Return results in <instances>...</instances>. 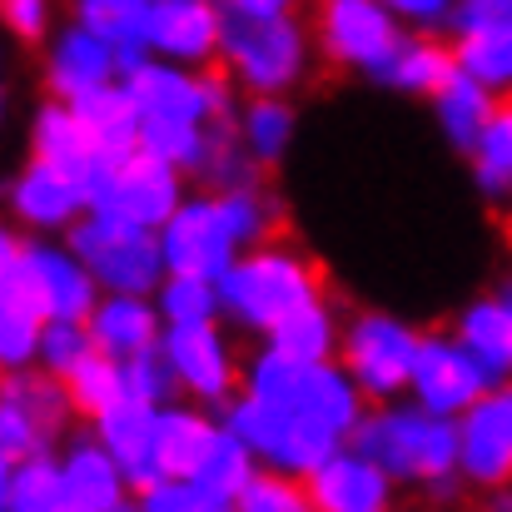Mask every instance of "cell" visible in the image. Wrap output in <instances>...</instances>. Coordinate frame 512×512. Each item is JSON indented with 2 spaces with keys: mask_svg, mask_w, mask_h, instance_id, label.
<instances>
[{
  "mask_svg": "<svg viewBox=\"0 0 512 512\" xmlns=\"http://www.w3.org/2000/svg\"><path fill=\"white\" fill-rule=\"evenodd\" d=\"M10 508L20 512L65 508V468H55L45 453L20 458V473L10 478Z\"/></svg>",
  "mask_w": 512,
  "mask_h": 512,
  "instance_id": "obj_33",
  "label": "cell"
},
{
  "mask_svg": "<svg viewBox=\"0 0 512 512\" xmlns=\"http://www.w3.org/2000/svg\"><path fill=\"white\" fill-rule=\"evenodd\" d=\"M249 453H254V448H249L234 428L214 433V448L204 453V463H199V473H194L199 493L214 503V512H224L229 503H239L244 483L254 478V473H249Z\"/></svg>",
  "mask_w": 512,
  "mask_h": 512,
  "instance_id": "obj_27",
  "label": "cell"
},
{
  "mask_svg": "<svg viewBox=\"0 0 512 512\" xmlns=\"http://www.w3.org/2000/svg\"><path fill=\"white\" fill-rule=\"evenodd\" d=\"M508 239H512V224H508Z\"/></svg>",
  "mask_w": 512,
  "mask_h": 512,
  "instance_id": "obj_50",
  "label": "cell"
},
{
  "mask_svg": "<svg viewBox=\"0 0 512 512\" xmlns=\"http://www.w3.org/2000/svg\"><path fill=\"white\" fill-rule=\"evenodd\" d=\"M458 70H463V60L443 40H408V45L393 50V60L378 70V80H388L408 95H438Z\"/></svg>",
  "mask_w": 512,
  "mask_h": 512,
  "instance_id": "obj_22",
  "label": "cell"
},
{
  "mask_svg": "<svg viewBox=\"0 0 512 512\" xmlns=\"http://www.w3.org/2000/svg\"><path fill=\"white\" fill-rule=\"evenodd\" d=\"M125 85L140 105V115H170V120H194L204 125L209 120V105H204V85L179 75L170 65H150V60H135L125 70Z\"/></svg>",
  "mask_w": 512,
  "mask_h": 512,
  "instance_id": "obj_18",
  "label": "cell"
},
{
  "mask_svg": "<svg viewBox=\"0 0 512 512\" xmlns=\"http://www.w3.org/2000/svg\"><path fill=\"white\" fill-rule=\"evenodd\" d=\"M115 65H120L115 45L100 40L90 25H75V30L60 35V45H55V55H50V90L65 95V100H80L85 90L110 85Z\"/></svg>",
  "mask_w": 512,
  "mask_h": 512,
  "instance_id": "obj_17",
  "label": "cell"
},
{
  "mask_svg": "<svg viewBox=\"0 0 512 512\" xmlns=\"http://www.w3.org/2000/svg\"><path fill=\"white\" fill-rule=\"evenodd\" d=\"M229 5H239V10H259V15H284L294 0H229Z\"/></svg>",
  "mask_w": 512,
  "mask_h": 512,
  "instance_id": "obj_46",
  "label": "cell"
},
{
  "mask_svg": "<svg viewBox=\"0 0 512 512\" xmlns=\"http://www.w3.org/2000/svg\"><path fill=\"white\" fill-rule=\"evenodd\" d=\"M353 438H358V453H368L373 463L388 468V478H408V483H438L443 488L453 463H463V438L433 408L378 413V418L358 423Z\"/></svg>",
  "mask_w": 512,
  "mask_h": 512,
  "instance_id": "obj_2",
  "label": "cell"
},
{
  "mask_svg": "<svg viewBox=\"0 0 512 512\" xmlns=\"http://www.w3.org/2000/svg\"><path fill=\"white\" fill-rule=\"evenodd\" d=\"M219 294H214V279H199V274H174L160 294V309L170 324H209Z\"/></svg>",
  "mask_w": 512,
  "mask_h": 512,
  "instance_id": "obj_38",
  "label": "cell"
},
{
  "mask_svg": "<svg viewBox=\"0 0 512 512\" xmlns=\"http://www.w3.org/2000/svg\"><path fill=\"white\" fill-rule=\"evenodd\" d=\"M0 398L15 403L45 438H55L65 428V418L75 413L70 393L55 383V373H10V378H0Z\"/></svg>",
  "mask_w": 512,
  "mask_h": 512,
  "instance_id": "obj_29",
  "label": "cell"
},
{
  "mask_svg": "<svg viewBox=\"0 0 512 512\" xmlns=\"http://www.w3.org/2000/svg\"><path fill=\"white\" fill-rule=\"evenodd\" d=\"M45 319L30 314L25 304H15L10 294H0V368H20L40 353V329Z\"/></svg>",
  "mask_w": 512,
  "mask_h": 512,
  "instance_id": "obj_37",
  "label": "cell"
},
{
  "mask_svg": "<svg viewBox=\"0 0 512 512\" xmlns=\"http://www.w3.org/2000/svg\"><path fill=\"white\" fill-rule=\"evenodd\" d=\"M458 30L463 35H512V0H463Z\"/></svg>",
  "mask_w": 512,
  "mask_h": 512,
  "instance_id": "obj_43",
  "label": "cell"
},
{
  "mask_svg": "<svg viewBox=\"0 0 512 512\" xmlns=\"http://www.w3.org/2000/svg\"><path fill=\"white\" fill-rule=\"evenodd\" d=\"M463 468L473 483L483 488H498L512 478V388L493 393V398H478L468 408V423H463Z\"/></svg>",
  "mask_w": 512,
  "mask_h": 512,
  "instance_id": "obj_9",
  "label": "cell"
},
{
  "mask_svg": "<svg viewBox=\"0 0 512 512\" xmlns=\"http://www.w3.org/2000/svg\"><path fill=\"white\" fill-rule=\"evenodd\" d=\"M95 348L90 339V329H80L75 319H45V334H40V358H45V368L55 373V378H65L85 353Z\"/></svg>",
  "mask_w": 512,
  "mask_h": 512,
  "instance_id": "obj_41",
  "label": "cell"
},
{
  "mask_svg": "<svg viewBox=\"0 0 512 512\" xmlns=\"http://www.w3.org/2000/svg\"><path fill=\"white\" fill-rule=\"evenodd\" d=\"M309 493L324 512H378L388 503V468L368 453H334L309 473Z\"/></svg>",
  "mask_w": 512,
  "mask_h": 512,
  "instance_id": "obj_11",
  "label": "cell"
},
{
  "mask_svg": "<svg viewBox=\"0 0 512 512\" xmlns=\"http://www.w3.org/2000/svg\"><path fill=\"white\" fill-rule=\"evenodd\" d=\"M393 15H408V20H423V25H433V20H443L448 15V5L453 0H383Z\"/></svg>",
  "mask_w": 512,
  "mask_h": 512,
  "instance_id": "obj_45",
  "label": "cell"
},
{
  "mask_svg": "<svg viewBox=\"0 0 512 512\" xmlns=\"http://www.w3.org/2000/svg\"><path fill=\"white\" fill-rule=\"evenodd\" d=\"M155 418L160 413L150 403H140V398H125V403H115L100 418V443L115 453V463L125 468L130 488H140V493H150L155 483H165V473L155 463Z\"/></svg>",
  "mask_w": 512,
  "mask_h": 512,
  "instance_id": "obj_14",
  "label": "cell"
},
{
  "mask_svg": "<svg viewBox=\"0 0 512 512\" xmlns=\"http://www.w3.org/2000/svg\"><path fill=\"white\" fill-rule=\"evenodd\" d=\"M125 468L115 463V453L80 443L65 463V508L75 512H115L125 508Z\"/></svg>",
  "mask_w": 512,
  "mask_h": 512,
  "instance_id": "obj_19",
  "label": "cell"
},
{
  "mask_svg": "<svg viewBox=\"0 0 512 512\" xmlns=\"http://www.w3.org/2000/svg\"><path fill=\"white\" fill-rule=\"evenodd\" d=\"M324 269L309 254H294L284 244H259L254 254L234 259L219 279V304L244 329H274L284 314L304 309L309 299H324Z\"/></svg>",
  "mask_w": 512,
  "mask_h": 512,
  "instance_id": "obj_1",
  "label": "cell"
},
{
  "mask_svg": "<svg viewBox=\"0 0 512 512\" xmlns=\"http://www.w3.org/2000/svg\"><path fill=\"white\" fill-rule=\"evenodd\" d=\"M319 45L334 65H363L378 75L403 40H398V25L383 0H324Z\"/></svg>",
  "mask_w": 512,
  "mask_h": 512,
  "instance_id": "obj_7",
  "label": "cell"
},
{
  "mask_svg": "<svg viewBox=\"0 0 512 512\" xmlns=\"http://www.w3.org/2000/svg\"><path fill=\"white\" fill-rule=\"evenodd\" d=\"M234 508H244V512H304V508H314V493H309V478L294 483L289 468H279V473H254V478L244 483V493H239Z\"/></svg>",
  "mask_w": 512,
  "mask_h": 512,
  "instance_id": "obj_36",
  "label": "cell"
},
{
  "mask_svg": "<svg viewBox=\"0 0 512 512\" xmlns=\"http://www.w3.org/2000/svg\"><path fill=\"white\" fill-rule=\"evenodd\" d=\"M0 20L25 40L35 45L45 35V20H50V0H0Z\"/></svg>",
  "mask_w": 512,
  "mask_h": 512,
  "instance_id": "obj_44",
  "label": "cell"
},
{
  "mask_svg": "<svg viewBox=\"0 0 512 512\" xmlns=\"http://www.w3.org/2000/svg\"><path fill=\"white\" fill-rule=\"evenodd\" d=\"M174 378L199 393L204 403H224L234 393V358H229V343L219 339L209 324H174L170 339H165Z\"/></svg>",
  "mask_w": 512,
  "mask_h": 512,
  "instance_id": "obj_10",
  "label": "cell"
},
{
  "mask_svg": "<svg viewBox=\"0 0 512 512\" xmlns=\"http://www.w3.org/2000/svg\"><path fill=\"white\" fill-rule=\"evenodd\" d=\"M170 353H155V348H140V353H130V363H125V398H140V403H150V408H160L165 398H170Z\"/></svg>",
  "mask_w": 512,
  "mask_h": 512,
  "instance_id": "obj_40",
  "label": "cell"
},
{
  "mask_svg": "<svg viewBox=\"0 0 512 512\" xmlns=\"http://www.w3.org/2000/svg\"><path fill=\"white\" fill-rule=\"evenodd\" d=\"M209 135L194 120H170V115H145L140 120V150L170 160L174 170H199Z\"/></svg>",
  "mask_w": 512,
  "mask_h": 512,
  "instance_id": "obj_32",
  "label": "cell"
},
{
  "mask_svg": "<svg viewBox=\"0 0 512 512\" xmlns=\"http://www.w3.org/2000/svg\"><path fill=\"white\" fill-rule=\"evenodd\" d=\"M219 20H224V60L249 90L274 95L304 75V30L289 15H259L229 5Z\"/></svg>",
  "mask_w": 512,
  "mask_h": 512,
  "instance_id": "obj_4",
  "label": "cell"
},
{
  "mask_svg": "<svg viewBox=\"0 0 512 512\" xmlns=\"http://www.w3.org/2000/svg\"><path fill=\"white\" fill-rule=\"evenodd\" d=\"M358 393L363 388L353 383V373L343 378V373L324 368V363H299L289 388H284V398H279V408H289L299 418H314V423H324L334 433H353L358 428Z\"/></svg>",
  "mask_w": 512,
  "mask_h": 512,
  "instance_id": "obj_12",
  "label": "cell"
},
{
  "mask_svg": "<svg viewBox=\"0 0 512 512\" xmlns=\"http://www.w3.org/2000/svg\"><path fill=\"white\" fill-rule=\"evenodd\" d=\"M289 135H294V115H289V105L274 100V95H259V100L249 105V115H244V140H249L254 160H259V165H274V160L284 155Z\"/></svg>",
  "mask_w": 512,
  "mask_h": 512,
  "instance_id": "obj_35",
  "label": "cell"
},
{
  "mask_svg": "<svg viewBox=\"0 0 512 512\" xmlns=\"http://www.w3.org/2000/svg\"><path fill=\"white\" fill-rule=\"evenodd\" d=\"M438 115H443V130L453 135L458 150H478V140H483V130H488V120H493V100H488V90H483L478 75L458 70V75L438 90Z\"/></svg>",
  "mask_w": 512,
  "mask_h": 512,
  "instance_id": "obj_28",
  "label": "cell"
},
{
  "mask_svg": "<svg viewBox=\"0 0 512 512\" xmlns=\"http://www.w3.org/2000/svg\"><path fill=\"white\" fill-rule=\"evenodd\" d=\"M488 368L478 363V353L468 343H443V339H423L418 343V363H413V388L418 403L433 413H458L473 408L483 398Z\"/></svg>",
  "mask_w": 512,
  "mask_h": 512,
  "instance_id": "obj_8",
  "label": "cell"
},
{
  "mask_svg": "<svg viewBox=\"0 0 512 512\" xmlns=\"http://www.w3.org/2000/svg\"><path fill=\"white\" fill-rule=\"evenodd\" d=\"M65 393H70V408H75L80 418H105L115 403H125V368L115 363V353L90 348V353L65 373Z\"/></svg>",
  "mask_w": 512,
  "mask_h": 512,
  "instance_id": "obj_26",
  "label": "cell"
},
{
  "mask_svg": "<svg viewBox=\"0 0 512 512\" xmlns=\"http://www.w3.org/2000/svg\"><path fill=\"white\" fill-rule=\"evenodd\" d=\"M35 160L40 165H55L60 174H70L80 184L100 165H110L100 155V145L90 140L85 120L75 115V105H45L40 110V120H35Z\"/></svg>",
  "mask_w": 512,
  "mask_h": 512,
  "instance_id": "obj_16",
  "label": "cell"
},
{
  "mask_svg": "<svg viewBox=\"0 0 512 512\" xmlns=\"http://www.w3.org/2000/svg\"><path fill=\"white\" fill-rule=\"evenodd\" d=\"M90 339H95V348H105L115 358L155 348V309H145L140 294H115L110 304H100L90 314Z\"/></svg>",
  "mask_w": 512,
  "mask_h": 512,
  "instance_id": "obj_24",
  "label": "cell"
},
{
  "mask_svg": "<svg viewBox=\"0 0 512 512\" xmlns=\"http://www.w3.org/2000/svg\"><path fill=\"white\" fill-rule=\"evenodd\" d=\"M35 269H40V289H45V319H90L95 314V274L75 259V254H55V249H30Z\"/></svg>",
  "mask_w": 512,
  "mask_h": 512,
  "instance_id": "obj_21",
  "label": "cell"
},
{
  "mask_svg": "<svg viewBox=\"0 0 512 512\" xmlns=\"http://www.w3.org/2000/svg\"><path fill=\"white\" fill-rule=\"evenodd\" d=\"M473 155H478L483 189L503 194L512 184V95H503V100L493 105V120H488V130H483V140H478Z\"/></svg>",
  "mask_w": 512,
  "mask_h": 512,
  "instance_id": "obj_34",
  "label": "cell"
},
{
  "mask_svg": "<svg viewBox=\"0 0 512 512\" xmlns=\"http://www.w3.org/2000/svg\"><path fill=\"white\" fill-rule=\"evenodd\" d=\"M85 204L95 214H120L145 229L170 224V214L179 209V170L150 150H135L120 165H100L85 179Z\"/></svg>",
  "mask_w": 512,
  "mask_h": 512,
  "instance_id": "obj_5",
  "label": "cell"
},
{
  "mask_svg": "<svg viewBox=\"0 0 512 512\" xmlns=\"http://www.w3.org/2000/svg\"><path fill=\"white\" fill-rule=\"evenodd\" d=\"M150 10V0H80V25L110 40L120 65L130 70L140 60V45H150Z\"/></svg>",
  "mask_w": 512,
  "mask_h": 512,
  "instance_id": "obj_23",
  "label": "cell"
},
{
  "mask_svg": "<svg viewBox=\"0 0 512 512\" xmlns=\"http://www.w3.org/2000/svg\"><path fill=\"white\" fill-rule=\"evenodd\" d=\"M15 254H20V244H15V239H10V234L0 229V269H5V264H10Z\"/></svg>",
  "mask_w": 512,
  "mask_h": 512,
  "instance_id": "obj_48",
  "label": "cell"
},
{
  "mask_svg": "<svg viewBox=\"0 0 512 512\" xmlns=\"http://www.w3.org/2000/svg\"><path fill=\"white\" fill-rule=\"evenodd\" d=\"M214 433L219 428H209L194 413H179V408L160 413L155 418V463H160V473L165 478H194L204 453L214 448Z\"/></svg>",
  "mask_w": 512,
  "mask_h": 512,
  "instance_id": "obj_25",
  "label": "cell"
},
{
  "mask_svg": "<svg viewBox=\"0 0 512 512\" xmlns=\"http://www.w3.org/2000/svg\"><path fill=\"white\" fill-rule=\"evenodd\" d=\"M418 343L423 339L408 324L388 314H358L343 334V363L368 398H393L403 383H413Z\"/></svg>",
  "mask_w": 512,
  "mask_h": 512,
  "instance_id": "obj_6",
  "label": "cell"
},
{
  "mask_svg": "<svg viewBox=\"0 0 512 512\" xmlns=\"http://www.w3.org/2000/svg\"><path fill=\"white\" fill-rule=\"evenodd\" d=\"M10 204L30 224H70L85 209V184L70 179V174H60L55 165H40L35 160V170H25L20 184L10 189Z\"/></svg>",
  "mask_w": 512,
  "mask_h": 512,
  "instance_id": "obj_20",
  "label": "cell"
},
{
  "mask_svg": "<svg viewBox=\"0 0 512 512\" xmlns=\"http://www.w3.org/2000/svg\"><path fill=\"white\" fill-rule=\"evenodd\" d=\"M70 105H75V115L85 120L90 140L100 145V155H105L110 165H120L125 155L140 150V120H145V115H140L130 85H95V90H85V95L70 100Z\"/></svg>",
  "mask_w": 512,
  "mask_h": 512,
  "instance_id": "obj_15",
  "label": "cell"
},
{
  "mask_svg": "<svg viewBox=\"0 0 512 512\" xmlns=\"http://www.w3.org/2000/svg\"><path fill=\"white\" fill-rule=\"evenodd\" d=\"M40 448H45V433H40L15 403L0 398V453L15 463V458H30V453H40Z\"/></svg>",
  "mask_w": 512,
  "mask_h": 512,
  "instance_id": "obj_42",
  "label": "cell"
},
{
  "mask_svg": "<svg viewBox=\"0 0 512 512\" xmlns=\"http://www.w3.org/2000/svg\"><path fill=\"white\" fill-rule=\"evenodd\" d=\"M150 45L170 60H214L224 45V20L214 15L209 0H155L150 10Z\"/></svg>",
  "mask_w": 512,
  "mask_h": 512,
  "instance_id": "obj_13",
  "label": "cell"
},
{
  "mask_svg": "<svg viewBox=\"0 0 512 512\" xmlns=\"http://www.w3.org/2000/svg\"><path fill=\"white\" fill-rule=\"evenodd\" d=\"M269 334H274L269 348H279L284 358H294V363H324L334 353V314H329L324 299H309L304 309L284 314Z\"/></svg>",
  "mask_w": 512,
  "mask_h": 512,
  "instance_id": "obj_30",
  "label": "cell"
},
{
  "mask_svg": "<svg viewBox=\"0 0 512 512\" xmlns=\"http://www.w3.org/2000/svg\"><path fill=\"white\" fill-rule=\"evenodd\" d=\"M503 304H508V309H512V284H508V289H503Z\"/></svg>",
  "mask_w": 512,
  "mask_h": 512,
  "instance_id": "obj_49",
  "label": "cell"
},
{
  "mask_svg": "<svg viewBox=\"0 0 512 512\" xmlns=\"http://www.w3.org/2000/svg\"><path fill=\"white\" fill-rule=\"evenodd\" d=\"M10 478H15L10 473V458L0 453V508H10Z\"/></svg>",
  "mask_w": 512,
  "mask_h": 512,
  "instance_id": "obj_47",
  "label": "cell"
},
{
  "mask_svg": "<svg viewBox=\"0 0 512 512\" xmlns=\"http://www.w3.org/2000/svg\"><path fill=\"white\" fill-rule=\"evenodd\" d=\"M70 254L95 274V284L115 294H150L165 269V244L135 219L120 214H90L70 229Z\"/></svg>",
  "mask_w": 512,
  "mask_h": 512,
  "instance_id": "obj_3",
  "label": "cell"
},
{
  "mask_svg": "<svg viewBox=\"0 0 512 512\" xmlns=\"http://www.w3.org/2000/svg\"><path fill=\"white\" fill-rule=\"evenodd\" d=\"M458 60H463V70L478 75L483 85L512 90V35H463Z\"/></svg>",
  "mask_w": 512,
  "mask_h": 512,
  "instance_id": "obj_39",
  "label": "cell"
},
{
  "mask_svg": "<svg viewBox=\"0 0 512 512\" xmlns=\"http://www.w3.org/2000/svg\"><path fill=\"white\" fill-rule=\"evenodd\" d=\"M458 339L478 353V363L488 373H508L512 368V309L498 299V304H473L463 314V329Z\"/></svg>",
  "mask_w": 512,
  "mask_h": 512,
  "instance_id": "obj_31",
  "label": "cell"
}]
</instances>
